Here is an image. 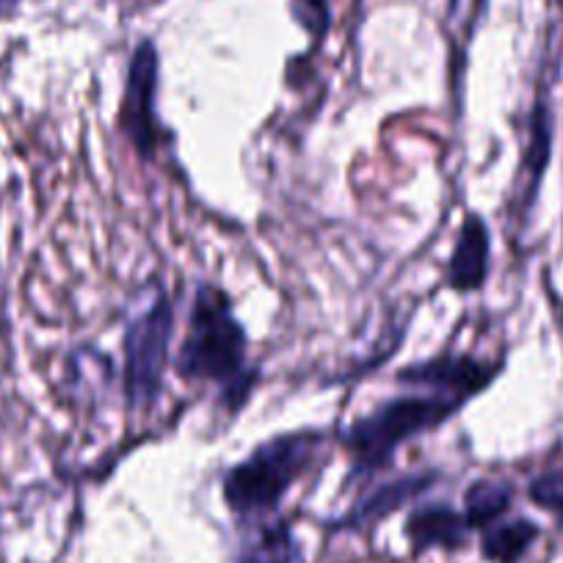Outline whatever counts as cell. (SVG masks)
<instances>
[{
	"label": "cell",
	"mask_w": 563,
	"mask_h": 563,
	"mask_svg": "<svg viewBox=\"0 0 563 563\" xmlns=\"http://www.w3.org/2000/svg\"><path fill=\"white\" fill-rule=\"evenodd\" d=\"M175 367L191 382L221 384L232 395V404H238L235 393L246 373V332L221 288L199 285Z\"/></svg>",
	"instance_id": "obj_1"
},
{
	"label": "cell",
	"mask_w": 563,
	"mask_h": 563,
	"mask_svg": "<svg viewBox=\"0 0 563 563\" xmlns=\"http://www.w3.org/2000/svg\"><path fill=\"white\" fill-rule=\"evenodd\" d=\"M323 448L318 431L279 434L227 473L224 497L232 511L243 517L265 514L305 475Z\"/></svg>",
	"instance_id": "obj_2"
},
{
	"label": "cell",
	"mask_w": 563,
	"mask_h": 563,
	"mask_svg": "<svg viewBox=\"0 0 563 563\" xmlns=\"http://www.w3.org/2000/svg\"><path fill=\"white\" fill-rule=\"evenodd\" d=\"M459 406H462L459 400L431 393V389H426V395H398L349 426L343 442L349 445L356 467L373 473V470H382L411 437L442 426Z\"/></svg>",
	"instance_id": "obj_3"
},
{
	"label": "cell",
	"mask_w": 563,
	"mask_h": 563,
	"mask_svg": "<svg viewBox=\"0 0 563 563\" xmlns=\"http://www.w3.org/2000/svg\"><path fill=\"white\" fill-rule=\"evenodd\" d=\"M175 310L161 296L124 332V393L133 409H150L164 387Z\"/></svg>",
	"instance_id": "obj_4"
},
{
	"label": "cell",
	"mask_w": 563,
	"mask_h": 563,
	"mask_svg": "<svg viewBox=\"0 0 563 563\" xmlns=\"http://www.w3.org/2000/svg\"><path fill=\"white\" fill-rule=\"evenodd\" d=\"M155 97H158V51L153 42H141L130 58L122 111L124 133L141 155H153L161 139Z\"/></svg>",
	"instance_id": "obj_5"
},
{
	"label": "cell",
	"mask_w": 563,
	"mask_h": 563,
	"mask_svg": "<svg viewBox=\"0 0 563 563\" xmlns=\"http://www.w3.org/2000/svg\"><path fill=\"white\" fill-rule=\"evenodd\" d=\"M492 373H495L492 367L470 360V356H440V360L404 367L398 373V382L415 389H431V393H440L464 404L470 395H475L489 382Z\"/></svg>",
	"instance_id": "obj_6"
},
{
	"label": "cell",
	"mask_w": 563,
	"mask_h": 563,
	"mask_svg": "<svg viewBox=\"0 0 563 563\" xmlns=\"http://www.w3.org/2000/svg\"><path fill=\"white\" fill-rule=\"evenodd\" d=\"M486 271H489V232L478 216H470L459 232L456 246H453L451 263H448V282H451L453 290L470 294V290L484 285Z\"/></svg>",
	"instance_id": "obj_7"
},
{
	"label": "cell",
	"mask_w": 563,
	"mask_h": 563,
	"mask_svg": "<svg viewBox=\"0 0 563 563\" xmlns=\"http://www.w3.org/2000/svg\"><path fill=\"white\" fill-rule=\"evenodd\" d=\"M467 517L448 506H426L411 514L409 536L417 547H459L467 536Z\"/></svg>",
	"instance_id": "obj_8"
},
{
	"label": "cell",
	"mask_w": 563,
	"mask_h": 563,
	"mask_svg": "<svg viewBox=\"0 0 563 563\" xmlns=\"http://www.w3.org/2000/svg\"><path fill=\"white\" fill-rule=\"evenodd\" d=\"M243 563H296V544L285 525H260L243 547Z\"/></svg>",
	"instance_id": "obj_9"
},
{
	"label": "cell",
	"mask_w": 563,
	"mask_h": 563,
	"mask_svg": "<svg viewBox=\"0 0 563 563\" xmlns=\"http://www.w3.org/2000/svg\"><path fill=\"white\" fill-rule=\"evenodd\" d=\"M508 500H511V489L506 484H497V481H478V484L470 486L467 508H464L470 528L495 522L508 508Z\"/></svg>",
	"instance_id": "obj_10"
},
{
	"label": "cell",
	"mask_w": 563,
	"mask_h": 563,
	"mask_svg": "<svg viewBox=\"0 0 563 563\" xmlns=\"http://www.w3.org/2000/svg\"><path fill=\"white\" fill-rule=\"evenodd\" d=\"M536 539V528L528 519H517V522L497 525L489 530V536L484 539V552L492 561L511 563L514 558L522 555L530 547V541Z\"/></svg>",
	"instance_id": "obj_11"
},
{
	"label": "cell",
	"mask_w": 563,
	"mask_h": 563,
	"mask_svg": "<svg viewBox=\"0 0 563 563\" xmlns=\"http://www.w3.org/2000/svg\"><path fill=\"white\" fill-rule=\"evenodd\" d=\"M426 481L422 478H406V481H395V484L384 486L376 497L367 500V506L360 508V517H378V514L389 511V508L400 506L409 495H415L417 489H422Z\"/></svg>",
	"instance_id": "obj_12"
},
{
	"label": "cell",
	"mask_w": 563,
	"mask_h": 563,
	"mask_svg": "<svg viewBox=\"0 0 563 563\" xmlns=\"http://www.w3.org/2000/svg\"><path fill=\"white\" fill-rule=\"evenodd\" d=\"M530 497H533L536 506L547 508V511L555 514L563 522V470L539 475V478L530 484Z\"/></svg>",
	"instance_id": "obj_13"
},
{
	"label": "cell",
	"mask_w": 563,
	"mask_h": 563,
	"mask_svg": "<svg viewBox=\"0 0 563 563\" xmlns=\"http://www.w3.org/2000/svg\"><path fill=\"white\" fill-rule=\"evenodd\" d=\"M20 0H0V18H7L9 12H14V7H18Z\"/></svg>",
	"instance_id": "obj_14"
}]
</instances>
